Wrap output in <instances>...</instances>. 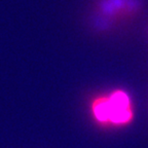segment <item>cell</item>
<instances>
[{
	"instance_id": "1",
	"label": "cell",
	"mask_w": 148,
	"mask_h": 148,
	"mask_svg": "<svg viewBox=\"0 0 148 148\" xmlns=\"http://www.w3.org/2000/svg\"><path fill=\"white\" fill-rule=\"evenodd\" d=\"M92 111L98 123L115 127L129 125L134 117L132 102L123 90H115L108 97L97 99Z\"/></svg>"
}]
</instances>
